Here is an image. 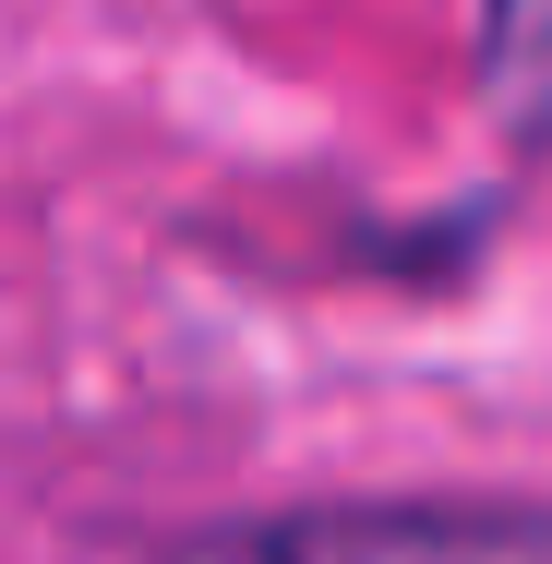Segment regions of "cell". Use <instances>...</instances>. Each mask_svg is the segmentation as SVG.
Wrapping results in <instances>:
<instances>
[{
  "instance_id": "obj_1",
  "label": "cell",
  "mask_w": 552,
  "mask_h": 564,
  "mask_svg": "<svg viewBox=\"0 0 552 564\" xmlns=\"http://www.w3.org/2000/svg\"><path fill=\"white\" fill-rule=\"evenodd\" d=\"M240 564H552L541 505H313L252 529Z\"/></svg>"
},
{
  "instance_id": "obj_2",
  "label": "cell",
  "mask_w": 552,
  "mask_h": 564,
  "mask_svg": "<svg viewBox=\"0 0 552 564\" xmlns=\"http://www.w3.org/2000/svg\"><path fill=\"white\" fill-rule=\"evenodd\" d=\"M480 109L517 144H552V0H493L480 12Z\"/></svg>"
}]
</instances>
